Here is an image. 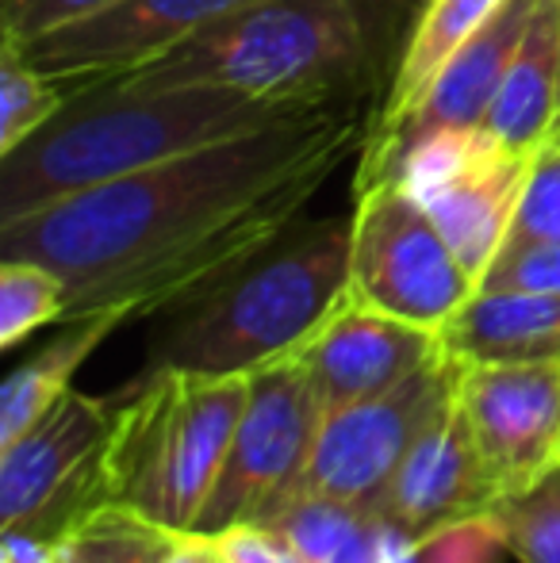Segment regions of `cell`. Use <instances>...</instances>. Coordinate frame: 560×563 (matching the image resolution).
Returning a JSON list of instances; mask_svg holds the SVG:
<instances>
[{
    "mask_svg": "<svg viewBox=\"0 0 560 563\" xmlns=\"http://www.w3.org/2000/svg\"><path fill=\"white\" fill-rule=\"evenodd\" d=\"M358 139L353 104L234 134L4 223L0 257L54 268L66 322L173 311L281 242Z\"/></svg>",
    "mask_w": 560,
    "mask_h": 563,
    "instance_id": "cell-1",
    "label": "cell"
},
{
    "mask_svg": "<svg viewBox=\"0 0 560 563\" xmlns=\"http://www.w3.org/2000/svg\"><path fill=\"white\" fill-rule=\"evenodd\" d=\"M311 112L322 108L277 104L219 85L142 89L116 77L81 81L43 131L0 157V227L211 142Z\"/></svg>",
    "mask_w": 560,
    "mask_h": 563,
    "instance_id": "cell-2",
    "label": "cell"
},
{
    "mask_svg": "<svg viewBox=\"0 0 560 563\" xmlns=\"http://www.w3.org/2000/svg\"><path fill=\"white\" fill-rule=\"evenodd\" d=\"M350 245L353 216L296 223L234 276L165 311L139 376H250L296 356L350 296Z\"/></svg>",
    "mask_w": 560,
    "mask_h": 563,
    "instance_id": "cell-3",
    "label": "cell"
},
{
    "mask_svg": "<svg viewBox=\"0 0 560 563\" xmlns=\"http://www.w3.org/2000/svg\"><path fill=\"white\" fill-rule=\"evenodd\" d=\"M116 81L142 89L219 85L299 108L353 104L369 89V54L353 0H242L169 54Z\"/></svg>",
    "mask_w": 560,
    "mask_h": 563,
    "instance_id": "cell-4",
    "label": "cell"
},
{
    "mask_svg": "<svg viewBox=\"0 0 560 563\" xmlns=\"http://www.w3.org/2000/svg\"><path fill=\"white\" fill-rule=\"evenodd\" d=\"M116 395L105 452L112 506L169 533H193L223 472L250 376L150 372Z\"/></svg>",
    "mask_w": 560,
    "mask_h": 563,
    "instance_id": "cell-5",
    "label": "cell"
},
{
    "mask_svg": "<svg viewBox=\"0 0 560 563\" xmlns=\"http://www.w3.org/2000/svg\"><path fill=\"white\" fill-rule=\"evenodd\" d=\"M120 395L69 387L43 418L0 445V529H31L66 541L92 514L112 506L105 452Z\"/></svg>",
    "mask_w": 560,
    "mask_h": 563,
    "instance_id": "cell-6",
    "label": "cell"
},
{
    "mask_svg": "<svg viewBox=\"0 0 560 563\" xmlns=\"http://www.w3.org/2000/svg\"><path fill=\"white\" fill-rule=\"evenodd\" d=\"M353 196L350 299L441 334L476 296V280L449 250L430 211L399 185H373Z\"/></svg>",
    "mask_w": 560,
    "mask_h": 563,
    "instance_id": "cell-7",
    "label": "cell"
},
{
    "mask_svg": "<svg viewBox=\"0 0 560 563\" xmlns=\"http://www.w3.org/2000/svg\"><path fill=\"white\" fill-rule=\"evenodd\" d=\"M322 418V402L296 356L250 372V399L193 533L277 518L296 498Z\"/></svg>",
    "mask_w": 560,
    "mask_h": 563,
    "instance_id": "cell-8",
    "label": "cell"
},
{
    "mask_svg": "<svg viewBox=\"0 0 560 563\" xmlns=\"http://www.w3.org/2000/svg\"><path fill=\"white\" fill-rule=\"evenodd\" d=\"M457 372L461 361L453 353H441L388 391L322 418L296 498H334L373 510L426 426L453 399Z\"/></svg>",
    "mask_w": 560,
    "mask_h": 563,
    "instance_id": "cell-9",
    "label": "cell"
},
{
    "mask_svg": "<svg viewBox=\"0 0 560 563\" xmlns=\"http://www.w3.org/2000/svg\"><path fill=\"white\" fill-rule=\"evenodd\" d=\"M457 407L499 498L523 495L560 464V361H461Z\"/></svg>",
    "mask_w": 560,
    "mask_h": 563,
    "instance_id": "cell-10",
    "label": "cell"
},
{
    "mask_svg": "<svg viewBox=\"0 0 560 563\" xmlns=\"http://www.w3.org/2000/svg\"><path fill=\"white\" fill-rule=\"evenodd\" d=\"M495 503H499V490L480 460V449L453 391L446 410L426 426L399 472L392 475L373 514L388 521V529L407 549L422 552L433 537L484 518Z\"/></svg>",
    "mask_w": 560,
    "mask_h": 563,
    "instance_id": "cell-11",
    "label": "cell"
},
{
    "mask_svg": "<svg viewBox=\"0 0 560 563\" xmlns=\"http://www.w3.org/2000/svg\"><path fill=\"white\" fill-rule=\"evenodd\" d=\"M234 4L242 0H120L81 23L15 43L35 69L81 85L162 58Z\"/></svg>",
    "mask_w": 560,
    "mask_h": 563,
    "instance_id": "cell-12",
    "label": "cell"
},
{
    "mask_svg": "<svg viewBox=\"0 0 560 563\" xmlns=\"http://www.w3.org/2000/svg\"><path fill=\"white\" fill-rule=\"evenodd\" d=\"M446 353L438 330L392 319L373 307L345 303L315 330V338L296 353L322 402V415L345 410L361 399L396 387L433 356Z\"/></svg>",
    "mask_w": 560,
    "mask_h": 563,
    "instance_id": "cell-13",
    "label": "cell"
},
{
    "mask_svg": "<svg viewBox=\"0 0 560 563\" xmlns=\"http://www.w3.org/2000/svg\"><path fill=\"white\" fill-rule=\"evenodd\" d=\"M538 0H507L446 66L430 81V89L419 97L411 112H404L392 123H376L365 134V150L361 162H376V157L392 154L404 142L419 139L430 131H446V126H484L492 112L499 85L510 69L518 43H523L526 27Z\"/></svg>",
    "mask_w": 560,
    "mask_h": 563,
    "instance_id": "cell-14",
    "label": "cell"
},
{
    "mask_svg": "<svg viewBox=\"0 0 560 563\" xmlns=\"http://www.w3.org/2000/svg\"><path fill=\"white\" fill-rule=\"evenodd\" d=\"M530 162L534 154H515L503 142H495L461 180H453L446 192L426 203L430 219L446 234L457 261L469 268L476 288L507 250L510 227H515L518 203L530 180Z\"/></svg>",
    "mask_w": 560,
    "mask_h": 563,
    "instance_id": "cell-15",
    "label": "cell"
},
{
    "mask_svg": "<svg viewBox=\"0 0 560 563\" xmlns=\"http://www.w3.org/2000/svg\"><path fill=\"white\" fill-rule=\"evenodd\" d=\"M441 345L457 361H560V291L476 288L441 327Z\"/></svg>",
    "mask_w": 560,
    "mask_h": 563,
    "instance_id": "cell-16",
    "label": "cell"
},
{
    "mask_svg": "<svg viewBox=\"0 0 560 563\" xmlns=\"http://www.w3.org/2000/svg\"><path fill=\"white\" fill-rule=\"evenodd\" d=\"M560 100V4L538 0L518 43L510 69L499 85L487 131L515 154H538L549 139V123Z\"/></svg>",
    "mask_w": 560,
    "mask_h": 563,
    "instance_id": "cell-17",
    "label": "cell"
},
{
    "mask_svg": "<svg viewBox=\"0 0 560 563\" xmlns=\"http://www.w3.org/2000/svg\"><path fill=\"white\" fill-rule=\"evenodd\" d=\"M123 314L100 311L85 319L62 322V330L46 341L39 353H31L23 364L8 372L0 387V445L15 441L35 418H43L62 395L74 387V376L116 330L123 327Z\"/></svg>",
    "mask_w": 560,
    "mask_h": 563,
    "instance_id": "cell-18",
    "label": "cell"
},
{
    "mask_svg": "<svg viewBox=\"0 0 560 563\" xmlns=\"http://www.w3.org/2000/svg\"><path fill=\"white\" fill-rule=\"evenodd\" d=\"M507 0H426L411 23V35L399 54L396 77L388 85V97L381 100L376 123H392L419 104V97L430 89L438 69L492 20Z\"/></svg>",
    "mask_w": 560,
    "mask_h": 563,
    "instance_id": "cell-19",
    "label": "cell"
},
{
    "mask_svg": "<svg viewBox=\"0 0 560 563\" xmlns=\"http://www.w3.org/2000/svg\"><path fill=\"white\" fill-rule=\"evenodd\" d=\"M304 563H392L396 552H415L373 510L334 498H296L273 518Z\"/></svg>",
    "mask_w": 560,
    "mask_h": 563,
    "instance_id": "cell-20",
    "label": "cell"
},
{
    "mask_svg": "<svg viewBox=\"0 0 560 563\" xmlns=\"http://www.w3.org/2000/svg\"><path fill=\"white\" fill-rule=\"evenodd\" d=\"M69 85L74 81L35 69L23 58L15 38L0 35V157L12 154L20 142L43 131L66 108L69 92H74Z\"/></svg>",
    "mask_w": 560,
    "mask_h": 563,
    "instance_id": "cell-21",
    "label": "cell"
},
{
    "mask_svg": "<svg viewBox=\"0 0 560 563\" xmlns=\"http://www.w3.org/2000/svg\"><path fill=\"white\" fill-rule=\"evenodd\" d=\"M484 521L515 560L560 563V464L523 495L499 498Z\"/></svg>",
    "mask_w": 560,
    "mask_h": 563,
    "instance_id": "cell-22",
    "label": "cell"
},
{
    "mask_svg": "<svg viewBox=\"0 0 560 563\" xmlns=\"http://www.w3.org/2000/svg\"><path fill=\"white\" fill-rule=\"evenodd\" d=\"M177 537L123 506H105L62 541L58 563H162Z\"/></svg>",
    "mask_w": 560,
    "mask_h": 563,
    "instance_id": "cell-23",
    "label": "cell"
},
{
    "mask_svg": "<svg viewBox=\"0 0 560 563\" xmlns=\"http://www.w3.org/2000/svg\"><path fill=\"white\" fill-rule=\"evenodd\" d=\"M69 288L39 261L0 257V345L15 349L35 330L66 322Z\"/></svg>",
    "mask_w": 560,
    "mask_h": 563,
    "instance_id": "cell-24",
    "label": "cell"
},
{
    "mask_svg": "<svg viewBox=\"0 0 560 563\" xmlns=\"http://www.w3.org/2000/svg\"><path fill=\"white\" fill-rule=\"evenodd\" d=\"M353 4H358L361 35H365L369 89H373V97H388L399 54H404L411 23L426 0H353Z\"/></svg>",
    "mask_w": 560,
    "mask_h": 563,
    "instance_id": "cell-25",
    "label": "cell"
},
{
    "mask_svg": "<svg viewBox=\"0 0 560 563\" xmlns=\"http://www.w3.org/2000/svg\"><path fill=\"white\" fill-rule=\"evenodd\" d=\"M538 242H560V146H541L530 162L523 203L510 227L507 250Z\"/></svg>",
    "mask_w": 560,
    "mask_h": 563,
    "instance_id": "cell-26",
    "label": "cell"
},
{
    "mask_svg": "<svg viewBox=\"0 0 560 563\" xmlns=\"http://www.w3.org/2000/svg\"><path fill=\"white\" fill-rule=\"evenodd\" d=\"M112 4L120 0H0V35L28 43V38L89 20Z\"/></svg>",
    "mask_w": 560,
    "mask_h": 563,
    "instance_id": "cell-27",
    "label": "cell"
},
{
    "mask_svg": "<svg viewBox=\"0 0 560 563\" xmlns=\"http://www.w3.org/2000/svg\"><path fill=\"white\" fill-rule=\"evenodd\" d=\"M480 288H515V291H560V242H538L523 250H503L487 268Z\"/></svg>",
    "mask_w": 560,
    "mask_h": 563,
    "instance_id": "cell-28",
    "label": "cell"
},
{
    "mask_svg": "<svg viewBox=\"0 0 560 563\" xmlns=\"http://www.w3.org/2000/svg\"><path fill=\"white\" fill-rule=\"evenodd\" d=\"M208 537L223 563H304L288 537L270 521H239Z\"/></svg>",
    "mask_w": 560,
    "mask_h": 563,
    "instance_id": "cell-29",
    "label": "cell"
},
{
    "mask_svg": "<svg viewBox=\"0 0 560 563\" xmlns=\"http://www.w3.org/2000/svg\"><path fill=\"white\" fill-rule=\"evenodd\" d=\"M62 544L31 529H0V563H58Z\"/></svg>",
    "mask_w": 560,
    "mask_h": 563,
    "instance_id": "cell-30",
    "label": "cell"
},
{
    "mask_svg": "<svg viewBox=\"0 0 560 563\" xmlns=\"http://www.w3.org/2000/svg\"><path fill=\"white\" fill-rule=\"evenodd\" d=\"M211 560H216V549H211L208 533H180L169 544V552L162 556V563H211Z\"/></svg>",
    "mask_w": 560,
    "mask_h": 563,
    "instance_id": "cell-31",
    "label": "cell"
},
{
    "mask_svg": "<svg viewBox=\"0 0 560 563\" xmlns=\"http://www.w3.org/2000/svg\"><path fill=\"white\" fill-rule=\"evenodd\" d=\"M546 146H560V100H557V115H553V123H549V139H546Z\"/></svg>",
    "mask_w": 560,
    "mask_h": 563,
    "instance_id": "cell-32",
    "label": "cell"
},
{
    "mask_svg": "<svg viewBox=\"0 0 560 563\" xmlns=\"http://www.w3.org/2000/svg\"><path fill=\"white\" fill-rule=\"evenodd\" d=\"M211 563H223V560H219V556H216V560H211Z\"/></svg>",
    "mask_w": 560,
    "mask_h": 563,
    "instance_id": "cell-33",
    "label": "cell"
},
{
    "mask_svg": "<svg viewBox=\"0 0 560 563\" xmlns=\"http://www.w3.org/2000/svg\"><path fill=\"white\" fill-rule=\"evenodd\" d=\"M557 4H560V0H557Z\"/></svg>",
    "mask_w": 560,
    "mask_h": 563,
    "instance_id": "cell-34",
    "label": "cell"
}]
</instances>
